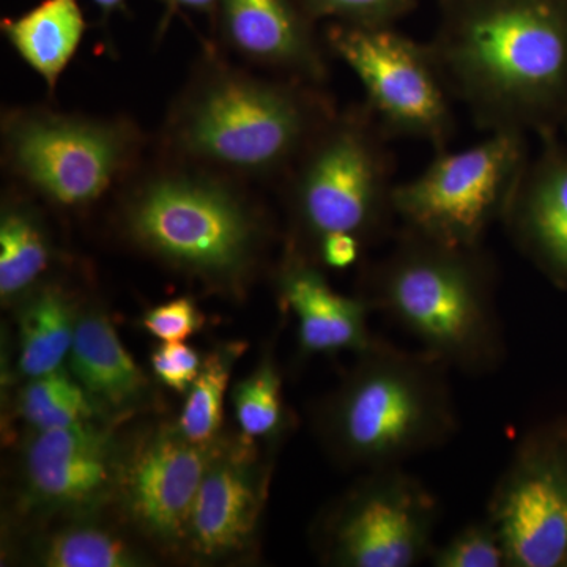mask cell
Returning a JSON list of instances; mask_svg holds the SVG:
<instances>
[{
    "instance_id": "cell-27",
    "label": "cell",
    "mask_w": 567,
    "mask_h": 567,
    "mask_svg": "<svg viewBox=\"0 0 567 567\" xmlns=\"http://www.w3.org/2000/svg\"><path fill=\"white\" fill-rule=\"evenodd\" d=\"M204 322L203 312L193 298L182 297L151 309L142 319V327L158 341L185 342L204 327Z\"/></svg>"
},
{
    "instance_id": "cell-24",
    "label": "cell",
    "mask_w": 567,
    "mask_h": 567,
    "mask_svg": "<svg viewBox=\"0 0 567 567\" xmlns=\"http://www.w3.org/2000/svg\"><path fill=\"white\" fill-rule=\"evenodd\" d=\"M48 567H134L144 565L136 548L110 529L71 527L48 537L39 548Z\"/></svg>"
},
{
    "instance_id": "cell-21",
    "label": "cell",
    "mask_w": 567,
    "mask_h": 567,
    "mask_svg": "<svg viewBox=\"0 0 567 567\" xmlns=\"http://www.w3.org/2000/svg\"><path fill=\"white\" fill-rule=\"evenodd\" d=\"M47 234L28 208L9 207L0 219V297L28 292L50 265Z\"/></svg>"
},
{
    "instance_id": "cell-31",
    "label": "cell",
    "mask_w": 567,
    "mask_h": 567,
    "mask_svg": "<svg viewBox=\"0 0 567 567\" xmlns=\"http://www.w3.org/2000/svg\"><path fill=\"white\" fill-rule=\"evenodd\" d=\"M174 2L181 3V6L193 7V9H205V7H210L215 0H174Z\"/></svg>"
},
{
    "instance_id": "cell-11",
    "label": "cell",
    "mask_w": 567,
    "mask_h": 567,
    "mask_svg": "<svg viewBox=\"0 0 567 567\" xmlns=\"http://www.w3.org/2000/svg\"><path fill=\"white\" fill-rule=\"evenodd\" d=\"M488 520L505 544L507 567L567 565V468L537 436H528L499 476Z\"/></svg>"
},
{
    "instance_id": "cell-26",
    "label": "cell",
    "mask_w": 567,
    "mask_h": 567,
    "mask_svg": "<svg viewBox=\"0 0 567 567\" xmlns=\"http://www.w3.org/2000/svg\"><path fill=\"white\" fill-rule=\"evenodd\" d=\"M427 563L434 567H507V555L495 525L486 517L435 546Z\"/></svg>"
},
{
    "instance_id": "cell-13",
    "label": "cell",
    "mask_w": 567,
    "mask_h": 567,
    "mask_svg": "<svg viewBox=\"0 0 567 567\" xmlns=\"http://www.w3.org/2000/svg\"><path fill=\"white\" fill-rule=\"evenodd\" d=\"M122 465L110 432L91 421L40 431L25 450V486L37 505L87 509L117 492Z\"/></svg>"
},
{
    "instance_id": "cell-10",
    "label": "cell",
    "mask_w": 567,
    "mask_h": 567,
    "mask_svg": "<svg viewBox=\"0 0 567 567\" xmlns=\"http://www.w3.org/2000/svg\"><path fill=\"white\" fill-rule=\"evenodd\" d=\"M331 41L391 128L425 140L446 136L450 106L431 51L375 28L338 31Z\"/></svg>"
},
{
    "instance_id": "cell-7",
    "label": "cell",
    "mask_w": 567,
    "mask_h": 567,
    "mask_svg": "<svg viewBox=\"0 0 567 567\" xmlns=\"http://www.w3.org/2000/svg\"><path fill=\"white\" fill-rule=\"evenodd\" d=\"M306 118L290 93L262 82H215L183 123V144L196 156L235 169L282 163L303 140Z\"/></svg>"
},
{
    "instance_id": "cell-8",
    "label": "cell",
    "mask_w": 567,
    "mask_h": 567,
    "mask_svg": "<svg viewBox=\"0 0 567 567\" xmlns=\"http://www.w3.org/2000/svg\"><path fill=\"white\" fill-rule=\"evenodd\" d=\"M391 189L371 136L361 126H341L306 166L297 192L298 219L317 244L331 234L353 235L364 244L394 215Z\"/></svg>"
},
{
    "instance_id": "cell-6",
    "label": "cell",
    "mask_w": 567,
    "mask_h": 567,
    "mask_svg": "<svg viewBox=\"0 0 567 567\" xmlns=\"http://www.w3.org/2000/svg\"><path fill=\"white\" fill-rule=\"evenodd\" d=\"M439 499L402 466L368 470L319 524L324 561L341 567H415L429 561Z\"/></svg>"
},
{
    "instance_id": "cell-32",
    "label": "cell",
    "mask_w": 567,
    "mask_h": 567,
    "mask_svg": "<svg viewBox=\"0 0 567 567\" xmlns=\"http://www.w3.org/2000/svg\"><path fill=\"white\" fill-rule=\"evenodd\" d=\"M93 2H95L96 6L102 7L103 10H112L115 9V7L121 6L123 0H93Z\"/></svg>"
},
{
    "instance_id": "cell-3",
    "label": "cell",
    "mask_w": 567,
    "mask_h": 567,
    "mask_svg": "<svg viewBox=\"0 0 567 567\" xmlns=\"http://www.w3.org/2000/svg\"><path fill=\"white\" fill-rule=\"evenodd\" d=\"M431 54L443 80L495 132H520L567 71L566 33L532 0L476 11Z\"/></svg>"
},
{
    "instance_id": "cell-19",
    "label": "cell",
    "mask_w": 567,
    "mask_h": 567,
    "mask_svg": "<svg viewBox=\"0 0 567 567\" xmlns=\"http://www.w3.org/2000/svg\"><path fill=\"white\" fill-rule=\"evenodd\" d=\"M235 47L257 61L300 66L312 51L284 0H224Z\"/></svg>"
},
{
    "instance_id": "cell-2",
    "label": "cell",
    "mask_w": 567,
    "mask_h": 567,
    "mask_svg": "<svg viewBox=\"0 0 567 567\" xmlns=\"http://www.w3.org/2000/svg\"><path fill=\"white\" fill-rule=\"evenodd\" d=\"M317 410L324 450L346 468L402 466L458 431L450 365L377 339Z\"/></svg>"
},
{
    "instance_id": "cell-5",
    "label": "cell",
    "mask_w": 567,
    "mask_h": 567,
    "mask_svg": "<svg viewBox=\"0 0 567 567\" xmlns=\"http://www.w3.org/2000/svg\"><path fill=\"white\" fill-rule=\"evenodd\" d=\"M137 244L183 270L229 281L252 259L256 226L233 194L196 178L151 183L130 208Z\"/></svg>"
},
{
    "instance_id": "cell-25",
    "label": "cell",
    "mask_w": 567,
    "mask_h": 567,
    "mask_svg": "<svg viewBox=\"0 0 567 567\" xmlns=\"http://www.w3.org/2000/svg\"><path fill=\"white\" fill-rule=\"evenodd\" d=\"M235 420L248 443L275 439L286 427L282 380L274 358L262 363L238 382L233 393Z\"/></svg>"
},
{
    "instance_id": "cell-20",
    "label": "cell",
    "mask_w": 567,
    "mask_h": 567,
    "mask_svg": "<svg viewBox=\"0 0 567 567\" xmlns=\"http://www.w3.org/2000/svg\"><path fill=\"white\" fill-rule=\"evenodd\" d=\"M76 309L59 287H43L20 312V371L28 379L51 374L70 357L78 323Z\"/></svg>"
},
{
    "instance_id": "cell-15",
    "label": "cell",
    "mask_w": 567,
    "mask_h": 567,
    "mask_svg": "<svg viewBox=\"0 0 567 567\" xmlns=\"http://www.w3.org/2000/svg\"><path fill=\"white\" fill-rule=\"evenodd\" d=\"M281 297L298 322V344L308 357L364 352L377 341L369 330L371 312L361 297L336 292L324 276L305 260L284 268Z\"/></svg>"
},
{
    "instance_id": "cell-16",
    "label": "cell",
    "mask_w": 567,
    "mask_h": 567,
    "mask_svg": "<svg viewBox=\"0 0 567 567\" xmlns=\"http://www.w3.org/2000/svg\"><path fill=\"white\" fill-rule=\"evenodd\" d=\"M69 358L71 374L102 410L128 412L147 394L144 372L103 312L78 317Z\"/></svg>"
},
{
    "instance_id": "cell-28",
    "label": "cell",
    "mask_w": 567,
    "mask_h": 567,
    "mask_svg": "<svg viewBox=\"0 0 567 567\" xmlns=\"http://www.w3.org/2000/svg\"><path fill=\"white\" fill-rule=\"evenodd\" d=\"M203 358L185 342H163L152 352L153 374L164 386L188 393L196 377L203 368Z\"/></svg>"
},
{
    "instance_id": "cell-9",
    "label": "cell",
    "mask_w": 567,
    "mask_h": 567,
    "mask_svg": "<svg viewBox=\"0 0 567 567\" xmlns=\"http://www.w3.org/2000/svg\"><path fill=\"white\" fill-rule=\"evenodd\" d=\"M11 162L54 203H93L117 177L128 140L117 126L62 115H31L9 132Z\"/></svg>"
},
{
    "instance_id": "cell-4",
    "label": "cell",
    "mask_w": 567,
    "mask_h": 567,
    "mask_svg": "<svg viewBox=\"0 0 567 567\" xmlns=\"http://www.w3.org/2000/svg\"><path fill=\"white\" fill-rule=\"evenodd\" d=\"M525 169L520 132L498 130L481 144L446 153L423 174L391 189L404 229L458 248H480L505 216Z\"/></svg>"
},
{
    "instance_id": "cell-14",
    "label": "cell",
    "mask_w": 567,
    "mask_h": 567,
    "mask_svg": "<svg viewBox=\"0 0 567 567\" xmlns=\"http://www.w3.org/2000/svg\"><path fill=\"white\" fill-rule=\"evenodd\" d=\"M267 472L246 446L216 447L189 518L186 544L194 554L219 558L244 550L256 533L267 498Z\"/></svg>"
},
{
    "instance_id": "cell-12",
    "label": "cell",
    "mask_w": 567,
    "mask_h": 567,
    "mask_svg": "<svg viewBox=\"0 0 567 567\" xmlns=\"http://www.w3.org/2000/svg\"><path fill=\"white\" fill-rule=\"evenodd\" d=\"M216 447L189 442L177 425L148 435L123 461L121 494L130 520L162 546H181Z\"/></svg>"
},
{
    "instance_id": "cell-23",
    "label": "cell",
    "mask_w": 567,
    "mask_h": 567,
    "mask_svg": "<svg viewBox=\"0 0 567 567\" xmlns=\"http://www.w3.org/2000/svg\"><path fill=\"white\" fill-rule=\"evenodd\" d=\"M95 404L74 377L65 371L29 379L20 394V413L37 432L87 423Z\"/></svg>"
},
{
    "instance_id": "cell-30",
    "label": "cell",
    "mask_w": 567,
    "mask_h": 567,
    "mask_svg": "<svg viewBox=\"0 0 567 567\" xmlns=\"http://www.w3.org/2000/svg\"><path fill=\"white\" fill-rule=\"evenodd\" d=\"M320 6L347 14H377L391 9L399 0H319Z\"/></svg>"
},
{
    "instance_id": "cell-29",
    "label": "cell",
    "mask_w": 567,
    "mask_h": 567,
    "mask_svg": "<svg viewBox=\"0 0 567 567\" xmlns=\"http://www.w3.org/2000/svg\"><path fill=\"white\" fill-rule=\"evenodd\" d=\"M361 244L357 237L349 234H331L320 240L319 249L322 260L328 267L344 270L357 262L361 252Z\"/></svg>"
},
{
    "instance_id": "cell-22",
    "label": "cell",
    "mask_w": 567,
    "mask_h": 567,
    "mask_svg": "<svg viewBox=\"0 0 567 567\" xmlns=\"http://www.w3.org/2000/svg\"><path fill=\"white\" fill-rule=\"evenodd\" d=\"M244 344L224 346L204 358L199 375L189 386L177 427L189 442L213 445L224 421V401L229 390L234 363Z\"/></svg>"
},
{
    "instance_id": "cell-17",
    "label": "cell",
    "mask_w": 567,
    "mask_h": 567,
    "mask_svg": "<svg viewBox=\"0 0 567 567\" xmlns=\"http://www.w3.org/2000/svg\"><path fill=\"white\" fill-rule=\"evenodd\" d=\"M514 244L567 279V164L522 173L505 216Z\"/></svg>"
},
{
    "instance_id": "cell-18",
    "label": "cell",
    "mask_w": 567,
    "mask_h": 567,
    "mask_svg": "<svg viewBox=\"0 0 567 567\" xmlns=\"http://www.w3.org/2000/svg\"><path fill=\"white\" fill-rule=\"evenodd\" d=\"M3 29L22 61L52 91L80 48L85 22L78 0H44L18 20L7 21Z\"/></svg>"
},
{
    "instance_id": "cell-1",
    "label": "cell",
    "mask_w": 567,
    "mask_h": 567,
    "mask_svg": "<svg viewBox=\"0 0 567 567\" xmlns=\"http://www.w3.org/2000/svg\"><path fill=\"white\" fill-rule=\"evenodd\" d=\"M495 284L494 265L481 246L458 248L402 229L358 297L453 371L484 377L506 358Z\"/></svg>"
}]
</instances>
